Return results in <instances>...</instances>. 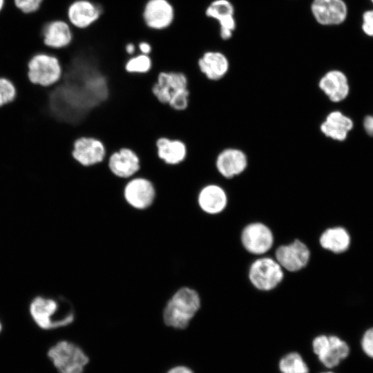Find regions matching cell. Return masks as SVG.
<instances>
[{
    "label": "cell",
    "mask_w": 373,
    "mask_h": 373,
    "mask_svg": "<svg viewBox=\"0 0 373 373\" xmlns=\"http://www.w3.org/2000/svg\"><path fill=\"white\" fill-rule=\"evenodd\" d=\"M157 157L168 166H178L186 159L188 147L179 138L161 136L155 140Z\"/></svg>",
    "instance_id": "obj_20"
},
{
    "label": "cell",
    "mask_w": 373,
    "mask_h": 373,
    "mask_svg": "<svg viewBox=\"0 0 373 373\" xmlns=\"http://www.w3.org/2000/svg\"><path fill=\"white\" fill-rule=\"evenodd\" d=\"M319 88L333 102L343 100L349 93V85L345 75L338 70L326 73L318 82Z\"/></svg>",
    "instance_id": "obj_22"
},
{
    "label": "cell",
    "mask_w": 373,
    "mask_h": 373,
    "mask_svg": "<svg viewBox=\"0 0 373 373\" xmlns=\"http://www.w3.org/2000/svg\"><path fill=\"white\" fill-rule=\"evenodd\" d=\"M122 197L131 209L144 211L154 204L157 189L151 180L136 175L126 180L122 188Z\"/></svg>",
    "instance_id": "obj_7"
},
{
    "label": "cell",
    "mask_w": 373,
    "mask_h": 373,
    "mask_svg": "<svg viewBox=\"0 0 373 373\" xmlns=\"http://www.w3.org/2000/svg\"><path fill=\"white\" fill-rule=\"evenodd\" d=\"M110 172L116 178L128 180L141 169L140 158L133 149L123 146L108 154L106 159Z\"/></svg>",
    "instance_id": "obj_14"
},
{
    "label": "cell",
    "mask_w": 373,
    "mask_h": 373,
    "mask_svg": "<svg viewBox=\"0 0 373 373\" xmlns=\"http://www.w3.org/2000/svg\"><path fill=\"white\" fill-rule=\"evenodd\" d=\"M199 73L208 82H217L224 77L229 68L227 57L218 51L204 52L196 61Z\"/></svg>",
    "instance_id": "obj_19"
},
{
    "label": "cell",
    "mask_w": 373,
    "mask_h": 373,
    "mask_svg": "<svg viewBox=\"0 0 373 373\" xmlns=\"http://www.w3.org/2000/svg\"><path fill=\"white\" fill-rule=\"evenodd\" d=\"M17 96V89L9 78L0 76V108L13 102Z\"/></svg>",
    "instance_id": "obj_27"
},
{
    "label": "cell",
    "mask_w": 373,
    "mask_h": 373,
    "mask_svg": "<svg viewBox=\"0 0 373 373\" xmlns=\"http://www.w3.org/2000/svg\"><path fill=\"white\" fill-rule=\"evenodd\" d=\"M48 356L59 373H83L89 361L80 347L68 341L51 347Z\"/></svg>",
    "instance_id": "obj_6"
},
{
    "label": "cell",
    "mask_w": 373,
    "mask_h": 373,
    "mask_svg": "<svg viewBox=\"0 0 373 373\" xmlns=\"http://www.w3.org/2000/svg\"><path fill=\"white\" fill-rule=\"evenodd\" d=\"M240 238L245 251L259 256L267 254L274 244L273 231L269 226L261 222H253L245 225Z\"/></svg>",
    "instance_id": "obj_11"
},
{
    "label": "cell",
    "mask_w": 373,
    "mask_h": 373,
    "mask_svg": "<svg viewBox=\"0 0 373 373\" xmlns=\"http://www.w3.org/2000/svg\"><path fill=\"white\" fill-rule=\"evenodd\" d=\"M233 13V7L228 0H214L205 10L207 17L218 21L220 37L223 39L231 38L236 28Z\"/></svg>",
    "instance_id": "obj_21"
},
{
    "label": "cell",
    "mask_w": 373,
    "mask_h": 373,
    "mask_svg": "<svg viewBox=\"0 0 373 373\" xmlns=\"http://www.w3.org/2000/svg\"><path fill=\"white\" fill-rule=\"evenodd\" d=\"M64 68L59 57L48 51L32 55L27 63V77L33 85L51 88L61 79Z\"/></svg>",
    "instance_id": "obj_3"
},
{
    "label": "cell",
    "mask_w": 373,
    "mask_h": 373,
    "mask_svg": "<svg viewBox=\"0 0 373 373\" xmlns=\"http://www.w3.org/2000/svg\"><path fill=\"white\" fill-rule=\"evenodd\" d=\"M361 347L364 354L373 359V327L367 329L363 334Z\"/></svg>",
    "instance_id": "obj_30"
},
{
    "label": "cell",
    "mask_w": 373,
    "mask_h": 373,
    "mask_svg": "<svg viewBox=\"0 0 373 373\" xmlns=\"http://www.w3.org/2000/svg\"><path fill=\"white\" fill-rule=\"evenodd\" d=\"M6 5V0H0V13L3 10Z\"/></svg>",
    "instance_id": "obj_36"
},
{
    "label": "cell",
    "mask_w": 373,
    "mask_h": 373,
    "mask_svg": "<svg viewBox=\"0 0 373 373\" xmlns=\"http://www.w3.org/2000/svg\"><path fill=\"white\" fill-rule=\"evenodd\" d=\"M137 51L140 53L151 55L153 51L152 43L145 39L139 40L137 42Z\"/></svg>",
    "instance_id": "obj_32"
},
{
    "label": "cell",
    "mask_w": 373,
    "mask_h": 373,
    "mask_svg": "<svg viewBox=\"0 0 373 373\" xmlns=\"http://www.w3.org/2000/svg\"><path fill=\"white\" fill-rule=\"evenodd\" d=\"M310 256L309 248L299 239L278 246L274 254V258L284 271L289 272H297L305 268L309 262Z\"/></svg>",
    "instance_id": "obj_13"
},
{
    "label": "cell",
    "mask_w": 373,
    "mask_h": 373,
    "mask_svg": "<svg viewBox=\"0 0 373 373\" xmlns=\"http://www.w3.org/2000/svg\"><path fill=\"white\" fill-rule=\"evenodd\" d=\"M201 299L193 288L183 287L178 289L167 302L163 310V321L171 327L183 329L199 311Z\"/></svg>",
    "instance_id": "obj_2"
},
{
    "label": "cell",
    "mask_w": 373,
    "mask_h": 373,
    "mask_svg": "<svg viewBox=\"0 0 373 373\" xmlns=\"http://www.w3.org/2000/svg\"><path fill=\"white\" fill-rule=\"evenodd\" d=\"M104 13L103 6L95 0H73L68 6L66 19L78 31H85L95 26Z\"/></svg>",
    "instance_id": "obj_8"
},
{
    "label": "cell",
    "mask_w": 373,
    "mask_h": 373,
    "mask_svg": "<svg viewBox=\"0 0 373 373\" xmlns=\"http://www.w3.org/2000/svg\"><path fill=\"white\" fill-rule=\"evenodd\" d=\"M44 0H13L15 6L22 13L30 15L37 12Z\"/></svg>",
    "instance_id": "obj_29"
},
{
    "label": "cell",
    "mask_w": 373,
    "mask_h": 373,
    "mask_svg": "<svg viewBox=\"0 0 373 373\" xmlns=\"http://www.w3.org/2000/svg\"><path fill=\"white\" fill-rule=\"evenodd\" d=\"M166 373H193V372L190 368L186 366L178 365V366L172 367Z\"/></svg>",
    "instance_id": "obj_35"
},
{
    "label": "cell",
    "mask_w": 373,
    "mask_h": 373,
    "mask_svg": "<svg viewBox=\"0 0 373 373\" xmlns=\"http://www.w3.org/2000/svg\"><path fill=\"white\" fill-rule=\"evenodd\" d=\"M352 127L353 122L350 117L338 111H335L327 115L321 124L320 129L326 137L334 140L343 141Z\"/></svg>",
    "instance_id": "obj_23"
},
{
    "label": "cell",
    "mask_w": 373,
    "mask_h": 373,
    "mask_svg": "<svg viewBox=\"0 0 373 373\" xmlns=\"http://www.w3.org/2000/svg\"><path fill=\"white\" fill-rule=\"evenodd\" d=\"M371 1L373 3V0H371Z\"/></svg>",
    "instance_id": "obj_39"
},
{
    "label": "cell",
    "mask_w": 373,
    "mask_h": 373,
    "mask_svg": "<svg viewBox=\"0 0 373 373\" xmlns=\"http://www.w3.org/2000/svg\"><path fill=\"white\" fill-rule=\"evenodd\" d=\"M1 330H2V323H1V321L0 320V333H1Z\"/></svg>",
    "instance_id": "obj_37"
},
{
    "label": "cell",
    "mask_w": 373,
    "mask_h": 373,
    "mask_svg": "<svg viewBox=\"0 0 373 373\" xmlns=\"http://www.w3.org/2000/svg\"><path fill=\"white\" fill-rule=\"evenodd\" d=\"M361 28L366 35L373 37V9L363 13Z\"/></svg>",
    "instance_id": "obj_31"
},
{
    "label": "cell",
    "mask_w": 373,
    "mask_h": 373,
    "mask_svg": "<svg viewBox=\"0 0 373 373\" xmlns=\"http://www.w3.org/2000/svg\"><path fill=\"white\" fill-rule=\"evenodd\" d=\"M28 309L34 323L44 330L68 326L75 320L72 305L64 298L38 295L32 299Z\"/></svg>",
    "instance_id": "obj_1"
},
{
    "label": "cell",
    "mask_w": 373,
    "mask_h": 373,
    "mask_svg": "<svg viewBox=\"0 0 373 373\" xmlns=\"http://www.w3.org/2000/svg\"><path fill=\"white\" fill-rule=\"evenodd\" d=\"M214 165L220 175L232 179L245 171L248 166V157L240 149L226 148L217 154Z\"/></svg>",
    "instance_id": "obj_17"
},
{
    "label": "cell",
    "mask_w": 373,
    "mask_h": 373,
    "mask_svg": "<svg viewBox=\"0 0 373 373\" xmlns=\"http://www.w3.org/2000/svg\"><path fill=\"white\" fill-rule=\"evenodd\" d=\"M188 88L189 79L185 73L179 70H162L157 73L151 90L160 103L168 105L175 95Z\"/></svg>",
    "instance_id": "obj_12"
},
{
    "label": "cell",
    "mask_w": 373,
    "mask_h": 373,
    "mask_svg": "<svg viewBox=\"0 0 373 373\" xmlns=\"http://www.w3.org/2000/svg\"><path fill=\"white\" fill-rule=\"evenodd\" d=\"M279 369L282 373H308L309 368L296 352L287 354L279 362Z\"/></svg>",
    "instance_id": "obj_26"
},
{
    "label": "cell",
    "mask_w": 373,
    "mask_h": 373,
    "mask_svg": "<svg viewBox=\"0 0 373 373\" xmlns=\"http://www.w3.org/2000/svg\"><path fill=\"white\" fill-rule=\"evenodd\" d=\"M153 60L151 55L137 52L128 57L124 64V70L129 75H144L151 72Z\"/></svg>",
    "instance_id": "obj_25"
},
{
    "label": "cell",
    "mask_w": 373,
    "mask_h": 373,
    "mask_svg": "<svg viewBox=\"0 0 373 373\" xmlns=\"http://www.w3.org/2000/svg\"><path fill=\"white\" fill-rule=\"evenodd\" d=\"M190 95L189 88L184 90L175 95L169 102L168 106L175 111H184L189 107Z\"/></svg>",
    "instance_id": "obj_28"
},
{
    "label": "cell",
    "mask_w": 373,
    "mask_h": 373,
    "mask_svg": "<svg viewBox=\"0 0 373 373\" xmlns=\"http://www.w3.org/2000/svg\"><path fill=\"white\" fill-rule=\"evenodd\" d=\"M312 348L321 363L327 368L338 366L350 352L348 344L334 335L316 336L312 341Z\"/></svg>",
    "instance_id": "obj_9"
},
{
    "label": "cell",
    "mask_w": 373,
    "mask_h": 373,
    "mask_svg": "<svg viewBox=\"0 0 373 373\" xmlns=\"http://www.w3.org/2000/svg\"><path fill=\"white\" fill-rule=\"evenodd\" d=\"M284 271L275 258L262 256L251 263L248 278L250 283L256 289L270 291L283 282Z\"/></svg>",
    "instance_id": "obj_5"
},
{
    "label": "cell",
    "mask_w": 373,
    "mask_h": 373,
    "mask_svg": "<svg viewBox=\"0 0 373 373\" xmlns=\"http://www.w3.org/2000/svg\"><path fill=\"white\" fill-rule=\"evenodd\" d=\"M73 159L83 167H92L104 162L107 150L104 142L94 136L83 135L73 142Z\"/></svg>",
    "instance_id": "obj_10"
},
{
    "label": "cell",
    "mask_w": 373,
    "mask_h": 373,
    "mask_svg": "<svg viewBox=\"0 0 373 373\" xmlns=\"http://www.w3.org/2000/svg\"><path fill=\"white\" fill-rule=\"evenodd\" d=\"M319 243L324 249L334 254H341L349 248L350 236L343 227H330L321 233Z\"/></svg>",
    "instance_id": "obj_24"
},
{
    "label": "cell",
    "mask_w": 373,
    "mask_h": 373,
    "mask_svg": "<svg viewBox=\"0 0 373 373\" xmlns=\"http://www.w3.org/2000/svg\"><path fill=\"white\" fill-rule=\"evenodd\" d=\"M363 126L367 133L373 136V116H366L363 121Z\"/></svg>",
    "instance_id": "obj_34"
},
{
    "label": "cell",
    "mask_w": 373,
    "mask_h": 373,
    "mask_svg": "<svg viewBox=\"0 0 373 373\" xmlns=\"http://www.w3.org/2000/svg\"><path fill=\"white\" fill-rule=\"evenodd\" d=\"M140 16L146 29L153 32H162L173 26L177 11L171 0H145Z\"/></svg>",
    "instance_id": "obj_4"
},
{
    "label": "cell",
    "mask_w": 373,
    "mask_h": 373,
    "mask_svg": "<svg viewBox=\"0 0 373 373\" xmlns=\"http://www.w3.org/2000/svg\"><path fill=\"white\" fill-rule=\"evenodd\" d=\"M124 52L127 57H131L138 52L137 42L128 41L124 45Z\"/></svg>",
    "instance_id": "obj_33"
},
{
    "label": "cell",
    "mask_w": 373,
    "mask_h": 373,
    "mask_svg": "<svg viewBox=\"0 0 373 373\" xmlns=\"http://www.w3.org/2000/svg\"><path fill=\"white\" fill-rule=\"evenodd\" d=\"M195 202L202 212L215 216L225 210L228 204V196L220 185L207 182L198 190Z\"/></svg>",
    "instance_id": "obj_16"
},
{
    "label": "cell",
    "mask_w": 373,
    "mask_h": 373,
    "mask_svg": "<svg viewBox=\"0 0 373 373\" xmlns=\"http://www.w3.org/2000/svg\"><path fill=\"white\" fill-rule=\"evenodd\" d=\"M44 46L52 52L68 48L75 38V30L65 19H55L47 21L41 30Z\"/></svg>",
    "instance_id": "obj_15"
},
{
    "label": "cell",
    "mask_w": 373,
    "mask_h": 373,
    "mask_svg": "<svg viewBox=\"0 0 373 373\" xmlns=\"http://www.w3.org/2000/svg\"><path fill=\"white\" fill-rule=\"evenodd\" d=\"M322 373H334V372H331V371H327V372H322Z\"/></svg>",
    "instance_id": "obj_38"
},
{
    "label": "cell",
    "mask_w": 373,
    "mask_h": 373,
    "mask_svg": "<svg viewBox=\"0 0 373 373\" xmlns=\"http://www.w3.org/2000/svg\"><path fill=\"white\" fill-rule=\"evenodd\" d=\"M311 10L316 21L324 26L341 24L347 16V7L343 0H314Z\"/></svg>",
    "instance_id": "obj_18"
}]
</instances>
